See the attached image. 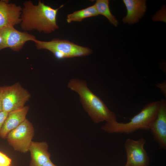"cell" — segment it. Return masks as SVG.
<instances>
[{
  "label": "cell",
  "instance_id": "obj_12",
  "mask_svg": "<svg viewBox=\"0 0 166 166\" xmlns=\"http://www.w3.org/2000/svg\"><path fill=\"white\" fill-rule=\"evenodd\" d=\"M123 2L127 10V15L123 18V22L130 24L137 22L146 12V1L123 0Z\"/></svg>",
  "mask_w": 166,
  "mask_h": 166
},
{
  "label": "cell",
  "instance_id": "obj_13",
  "mask_svg": "<svg viewBox=\"0 0 166 166\" xmlns=\"http://www.w3.org/2000/svg\"><path fill=\"white\" fill-rule=\"evenodd\" d=\"M48 148L46 142L32 141L29 150L31 158L30 166H42L51 160Z\"/></svg>",
  "mask_w": 166,
  "mask_h": 166
},
{
  "label": "cell",
  "instance_id": "obj_22",
  "mask_svg": "<svg viewBox=\"0 0 166 166\" xmlns=\"http://www.w3.org/2000/svg\"><path fill=\"white\" fill-rule=\"evenodd\" d=\"M124 166H127V165H125Z\"/></svg>",
  "mask_w": 166,
  "mask_h": 166
},
{
  "label": "cell",
  "instance_id": "obj_14",
  "mask_svg": "<svg viewBox=\"0 0 166 166\" xmlns=\"http://www.w3.org/2000/svg\"><path fill=\"white\" fill-rule=\"evenodd\" d=\"M99 15L94 5H93L68 14L66 20L68 23L72 22H81L85 18L96 16Z\"/></svg>",
  "mask_w": 166,
  "mask_h": 166
},
{
  "label": "cell",
  "instance_id": "obj_19",
  "mask_svg": "<svg viewBox=\"0 0 166 166\" xmlns=\"http://www.w3.org/2000/svg\"><path fill=\"white\" fill-rule=\"evenodd\" d=\"M157 86L160 88L161 90L163 91V92H164V93H165V88L166 87V85H165V83H163L162 84H159V85H158Z\"/></svg>",
  "mask_w": 166,
  "mask_h": 166
},
{
  "label": "cell",
  "instance_id": "obj_17",
  "mask_svg": "<svg viewBox=\"0 0 166 166\" xmlns=\"http://www.w3.org/2000/svg\"><path fill=\"white\" fill-rule=\"evenodd\" d=\"M8 113L2 111L0 112V131Z\"/></svg>",
  "mask_w": 166,
  "mask_h": 166
},
{
  "label": "cell",
  "instance_id": "obj_8",
  "mask_svg": "<svg viewBox=\"0 0 166 166\" xmlns=\"http://www.w3.org/2000/svg\"><path fill=\"white\" fill-rule=\"evenodd\" d=\"M0 33L4 39L6 48L15 52L20 51L27 42H34L37 39L34 35L27 32L19 31L13 26L0 29Z\"/></svg>",
  "mask_w": 166,
  "mask_h": 166
},
{
  "label": "cell",
  "instance_id": "obj_1",
  "mask_svg": "<svg viewBox=\"0 0 166 166\" xmlns=\"http://www.w3.org/2000/svg\"><path fill=\"white\" fill-rule=\"evenodd\" d=\"M23 5L20 25L25 31L36 30L49 34L59 28L57 22V13L64 5L54 9L39 0L36 5L27 1L24 2Z\"/></svg>",
  "mask_w": 166,
  "mask_h": 166
},
{
  "label": "cell",
  "instance_id": "obj_6",
  "mask_svg": "<svg viewBox=\"0 0 166 166\" xmlns=\"http://www.w3.org/2000/svg\"><path fill=\"white\" fill-rule=\"evenodd\" d=\"M34 134V130L32 124L26 119L11 131L6 138L9 144L15 150L26 153L29 150Z\"/></svg>",
  "mask_w": 166,
  "mask_h": 166
},
{
  "label": "cell",
  "instance_id": "obj_7",
  "mask_svg": "<svg viewBox=\"0 0 166 166\" xmlns=\"http://www.w3.org/2000/svg\"><path fill=\"white\" fill-rule=\"evenodd\" d=\"M146 143L144 138L135 140L128 138L124 146L127 156L125 165L128 166H148L150 163L148 155L144 148Z\"/></svg>",
  "mask_w": 166,
  "mask_h": 166
},
{
  "label": "cell",
  "instance_id": "obj_10",
  "mask_svg": "<svg viewBox=\"0 0 166 166\" xmlns=\"http://www.w3.org/2000/svg\"><path fill=\"white\" fill-rule=\"evenodd\" d=\"M22 7L7 0H0V29L20 24Z\"/></svg>",
  "mask_w": 166,
  "mask_h": 166
},
{
  "label": "cell",
  "instance_id": "obj_11",
  "mask_svg": "<svg viewBox=\"0 0 166 166\" xmlns=\"http://www.w3.org/2000/svg\"><path fill=\"white\" fill-rule=\"evenodd\" d=\"M29 109L28 106H24L9 113L0 131L1 137L6 138L11 131L23 122L26 119Z\"/></svg>",
  "mask_w": 166,
  "mask_h": 166
},
{
  "label": "cell",
  "instance_id": "obj_18",
  "mask_svg": "<svg viewBox=\"0 0 166 166\" xmlns=\"http://www.w3.org/2000/svg\"><path fill=\"white\" fill-rule=\"evenodd\" d=\"M6 48L4 39L2 35L0 33V51L3 49Z\"/></svg>",
  "mask_w": 166,
  "mask_h": 166
},
{
  "label": "cell",
  "instance_id": "obj_23",
  "mask_svg": "<svg viewBox=\"0 0 166 166\" xmlns=\"http://www.w3.org/2000/svg\"><path fill=\"white\" fill-rule=\"evenodd\" d=\"M0 166H2V165H0Z\"/></svg>",
  "mask_w": 166,
  "mask_h": 166
},
{
  "label": "cell",
  "instance_id": "obj_3",
  "mask_svg": "<svg viewBox=\"0 0 166 166\" xmlns=\"http://www.w3.org/2000/svg\"><path fill=\"white\" fill-rule=\"evenodd\" d=\"M160 101L149 103L127 123L117 121L106 122L101 129L110 133L130 134L138 130H149L150 125L156 118Z\"/></svg>",
  "mask_w": 166,
  "mask_h": 166
},
{
  "label": "cell",
  "instance_id": "obj_2",
  "mask_svg": "<svg viewBox=\"0 0 166 166\" xmlns=\"http://www.w3.org/2000/svg\"><path fill=\"white\" fill-rule=\"evenodd\" d=\"M68 87L79 95L83 108L95 123L117 121L115 114L89 89L85 81L72 79L69 81Z\"/></svg>",
  "mask_w": 166,
  "mask_h": 166
},
{
  "label": "cell",
  "instance_id": "obj_16",
  "mask_svg": "<svg viewBox=\"0 0 166 166\" xmlns=\"http://www.w3.org/2000/svg\"><path fill=\"white\" fill-rule=\"evenodd\" d=\"M11 160L6 155L0 152V165L10 166Z\"/></svg>",
  "mask_w": 166,
  "mask_h": 166
},
{
  "label": "cell",
  "instance_id": "obj_5",
  "mask_svg": "<svg viewBox=\"0 0 166 166\" xmlns=\"http://www.w3.org/2000/svg\"><path fill=\"white\" fill-rule=\"evenodd\" d=\"M30 97L29 93L19 83L0 86V101L3 111L8 113L24 106Z\"/></svg>",
  "mask_w": 166,
  "mask_h": 166
},
{
  "label": "cell",
  "instance_id": "obj_20",
  "mask_svg": "<svg viewBox=\"0 0 166 166\" xmlns=\"http://www.w3.org/2000/svg\"><path fill=\"white\" fill-rule=\"evenodd\" d=\"M42 166H57L54 164L51 160L47 162L45 164H44Z\"/></svg>",
  "mask_w": 166,
  "mask_h": 166
},
{
  "label": "cell",
  "instance_id": "obj_9",
  "mask_svg": "<svg viewBox=\"0 0 166 166\" xmlns=\"http://www.w3.org/2000/svg\"><path fill=\"white\" fill-rule=\"evenodd\" d=\"M154 140L159 147L166 148V101H160V105L156 118L152 123L149 129Z\"/></svg>",
  "mask_w": 166,
  "mask_h": 166
},
{
  "label": "cell",
  "instance_id": "obj_4",
  "mask_svg": "<svg viewBox=\"0 0 166 166\" xmlns=\"http://www.w3.org/2000/svg\"><path fill=\"white\" fill-rule=\"evenodd\" d=\"M34 42L38 49H46L52 52L58 59L85 56L90 54V48L80 46L68 40L53 38L49 41L36 39Z\"/></svg>",
  "mask_w": 166,
  "mask_h": 166
},
{
  "label": "cell",
  "instance_id": "obj_15",
  "mask_svg": "<svg viewBox=\"0 0 166 166\" xmlns=\"http://www.w3.org/2000/svg\"><path fill=\"white\" fill-rule=\"evenodd\" d=\"M108 0H97L94 4L99 14L105 17L110 23L117 26L118 22L116 18L111 13L109 6Z\"/></svg>",
  "mask_w": 166,
  "mask_h": 166
},
{
  "label": "cell",
  "instance_id": "obj_21",
  "mask_svg": "<svg viewBox=\"0 0 166 166\" xmlns=\"http://www.w3.org/2000/svg\"><path fill=\"white\" fill-rule=\"evenodd\" d=\"M3 111L2 107L1 102L0 101V112Z\"/></svg>",
  "mask_w": 166,
  "mask_h": 166
}]
</instances>
